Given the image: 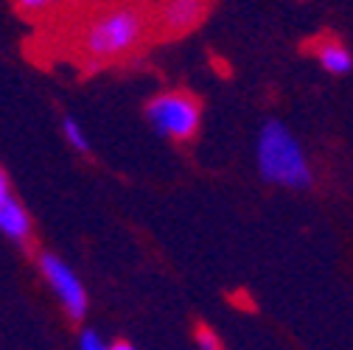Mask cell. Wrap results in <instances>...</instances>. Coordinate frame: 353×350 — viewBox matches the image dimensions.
Returning <instances> with one entry per match:
<instances>
[{"mask_svg":"<svg viewBox=\"0 0 353 350\" xmlns=\"http://www.w3.org/2000/svg\"><path fill=\"white\" fill-rule=\"evenodd\" d=\"M34 233V222L28 210L23 207V202L12 194L6 202H0V236H6L17 244H26Z\"/></svg>","mask_w":353,"mask_h":350,"instance_id":"6","label":"cell"},{"mask_svg":"<svg viewBox=\"0 0 353 350\" xmlns=\"http://www.w3.org/2000/svg\"><path fill=\"white\" fill-rule=\"evenodd\" d=\"M255 168L258 177L270 185L308 191L314 185V168L294 132L278 118H270L258 129L255 141Z\"/></svg>","mask_w":353,"mask_h":350,"instance_id":"1","label":"cell"},{"mask_svg":"<svg viewBox=\"0 0 353 350\" xmlns=\"http://www.w3.org/2000/svg\"><path fill=\"white\" fill-rule=\"evenodd\" d=\"M110 350H135V347H132L129 342H115V344H112Z\"/></svg>","mask_w":353,"mask_h":350,"instance_id":"13","label":"cell"},{"mask_svg":"<svg viewBox=\"0 0 353 350\" xmlns=\"http://www.w3.org/2000/svg\"><path fill=\"white\" fill-rule=\"evenodd\" d=\"M12 196V183H9V174L0 168V202H6Z\"/></svg>","mask_w":353,"mask_h":350,"instance_id":"12","label":"cell"},{"mask_svg":"<svg viewBox=\"0 0 353 350\" xmlns=\"http://www.w3.org/2000/svg\"><path fill=\"white\" fill-rule=\"evenodd\" d=\"M62 138H65V143H68L73 152H79V154H90V138H87L84 126H81L76 118H70V115L62 118Z\"/></svg>","mask_w":353,"mask_h":350,"instance_id":"8","label":"cell"},{"mask_svg":"<svg viewBox=\"0 0 353 350\" xmlns=\"http://www.w3.org/2000/svg\"><path fill=\"white\" fill-rule=\"evenodd\" d=\"M146 121L154 126V132L174 141V143H188L199 135L202 126V104L196 96L185 90H163L157 93L146 110Z\"/></svg>","mask_w":353,"mask_h":350,"instance_id":"3","label":"cell"},{"mask_svg":"<svg viewBox=\"0 0 353 350\" xmlns=\"http://www.w3.org/2000/svg\"><path fill=\"white\" fill-rule=\"evenodd\" d=\"M57 3H59V0H14V9H17L20 14L34 17V14H42V12L54 9Z\"/></svg>","mask_w":353,"mask_h":350,"instance_id":"9","label":"cell"},{"mask_svg":"<svg viewBox=\"0 0 353 350\" xmlns=\"http://www.w3.org/2000/svg\"><path fill=\"white\" fill-rule=\"evenodd\" d=\"M79 350H110L101 336L96 331H81V339H79Z\"/></svg>","mask_w":353,"mask_h":350,"instance_id":"10","label":"cell"},{"mask_svg":"<svg viewBox=\"0 0 353 350\" xmlns=\"http://www.w3.org/2000/svg\"><path fill=\"white\" fill-rule=\"evenodd\" d=\"M196 347H199V350H222V344H219V336H213L210 331H202V333H199Z\"/></svg>","mask_w":353,"mask_h":350,"instance_id":"11","label":"cell"},{"mask_svg":"<svg viewBox=\"0 0 353 350\" xmlns=\"http://www.w3.org/2000/svg\"><path fill=\"white\" fill-rule=\"evenodd\" d=\"M317 62L331 76H347L353 70V54L342 45L339 39H325L317 48Z\"/></svg>","mask_w":353,"mask_h":350,"instance_id":"7","label":"cell"},{"mask_svg":"<svg viewBox=\"0 0 353 350\" xmlns=\"http://www.w3.org/2000/svg\"><path fill=\"white\" fill-rule=\"evenodd\" d=\"M146 37V17L138 6H112L87 23L79 48L90 62H115L135 51Z\"/></svg>","mask_w":353,"mask_h":350,"instance_id":"2","label":"cell"},{"mask_svg":"<svg viewBox=\"0 0 353 350\" xmlns=\"http://www.w3.org/2000/svg\"><path fill=\"white\" fill-rule=\"evenodd\" d=\"M39 272L42 278L48 280V286L54 289L57 300L62 302V309L73 317V320H81L87 314V291H84V283L79 280V275L70 269L68 260H62L59 255L54 252H39Z\"/></svg>","mask_w":353,"mask_h":350,"instance_id":"4","label":"cell"},{"mask_svg":"<svg viewBox=\"0 0 353 350\" xmlns=\"http://www.w3.org/2000/svg\"><path fill=\"white\" fill-rule=\"evenodd\" d=\"M210 12V0H163L157 9V25L168 37H183L202 25Z\"/></svg>","mask_w":353,"mask_h":350,"instance_id":"5","label":"cell"}]
</instances>
